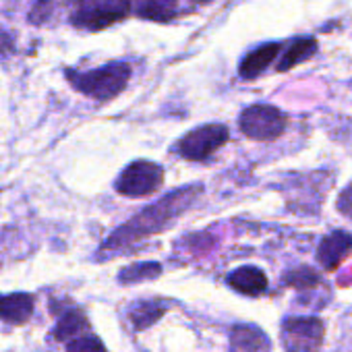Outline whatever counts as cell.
<instances>
[{"label":"cell","instance_id":"obj_23","mask_svg":"<svg viewBox=\"0 0 352 352\" xmlns=\"http://www.w3.org/2000/svg\"><path fill=\"white\" fill-rule=\"evenodd\" d=\"M189 3H193V5H210L212 0H189Z\"/></svg>","mask_w":352,"mask_h":352},{"label":"cell","instance_id":"obj_9","mask_svg":"<svg viewBox=\"0 0 352 352\" xmlns=\"http://www.w3.org/2000/svg\"><path fill=\"white\" fill-rule=\"evenodd\" d=\"M226 284L245 296H259L267 290L270 282L263 270L255 265H241L226 276Z\"/></svg>","mask_w":352,"mask_h":352},{"label":"cell","instance_id":"obj_13","mask_svg":"<svg viewBox=\"0 0 352 352\" xmlns=\"http://www.w3.org/2000/svg\"><path fill=\"white\" fill-rule=\"evenodd\" d=\"M280 52H282V46L276 44V42L263 44V46L251 50V52L243 58V63H241V67H239V75H241L243 79H255V77H259V75L278 58Z\"/></svg>","mask_w":352,"mask_h":352},{"label":"cell","instance_id":"obj_11","mask_svg":"<svg viewBox=\"0 0 352 352\" xmlns=\"http://www.w3.org/2000/svg\"><path fill=\"white\" fill-rule=\"evenodd\" d=\"M36 298L28 292H15V294H0V319L21 325L28 323L34 315Z\"/></svg>","mask_w":352,"mask_h":352},{"label":"cell","instance_id":"obj_5","mask_svg":"<svg viewBox=\"0 0 352 352\" xmlns=\"http://www.w3.org/2000/svg\"><path fill=\"white\" fill-rule=\"evenodd\" d=\"M325 338V323L319 317H286L280 340L286 352H317Z\"/></svg>","mask_w":352,"mask_h":352},{"label":"cell","instance_id":"obj_12","mask_svg":"<svg viewBox=\"0 0 352 352\" xmlns=\"http://www.w3.org/2000/svg\"><path fill=\"white\" fill-rule=\"evenodd\" d=\"M270 338L255 325L243 323L234 325L230 331V350L232 352H270Z\"/></svg>","mask_w":352,"mask_h":352},{"label":"cell","instance_id":"obj_7","mask_svg":"<svg viewBox=\"0 0 352 352\" xmlns=\"http://www.w3.org/2000/svg\"><path fill=\"white\" fill-rule=\"evenodd\" d=\"M129 15L131 11L126 0H102L98 5L77 9L73 15V25L89 32H100L112 28L114 23L124 21Z\"/></svg>","mask_w":352,"mask_h":352},{"label":"cell","instance_id":"obj_10","mask_svg":"<svg viewBox=\"0 0 352 352\" xmlns=\"http://www.w3.org/2000/svg\"><path fill=\"white\" fill-rule=\"evenodd\" d=\"M131 15L155 23H168L179 13L176 0H126Z\"/></svg>","mask_w":352,"mask_h":352},{"label":"cell","instance_id":"obj_6","mask_svg":"<svg viewBox=\"0 0 352 352\" xmlns=\"http://www.w3.org/2000/svg\"><path fill=\"white\" fill-rule=\"evenodd\" d=\"M164 183V170L160 164L137 160L129 164L116 181V191L124 197H147Z\"/></svg>","mask_w":352,"mask_h":352},{"label":"cell","instance_id":"obj_15","mask_svg":"<svg viewBox=\"0 0 352 352\" xmlns=\"http://www.w3.org/2000/svg\"><path fill=\"white\" fill-rule=\"evenodd\" d=\"M166 309L168 307L160 300H139L129 309V319L137 331H143L149 325H153L155 321H160V317L166 313Z\"/></svg>","mask_w":352,"mask_h":352},{"label":"cell","instance_id":"obj_17","mask_svg":"<svg viewBox=\"0 0 352 352\" xmlns=\"http://www.w3.org/2000/svg\"><path fill=\"white\" fill-rule=\"evenodd\" d=\"M282 282L290 288H296V290H313V288L321 286V274L315 272L313 267L300 265V267L288 270L282 276Z\"/></svg>","mask_w":352,"mask_h":352},{"label":"cell","instance_id":"obj_1","mask_svg":"<svg viewBox=\"0 0 352 352\" xmlns=\"http://www.w3.org/2000/svg\"><path fill=\"white\" fill-rule=\"evenodd\" d=\"M199 187H191V189H179L170 193L168 197L160 199L157 204L145 208L141 214H137L131 222H126L124 226H120L104 245V249H126L133 243H139L141 239H147L160 230H164L176 216H179L183 210H187L195 195L199 193Z\"/></svg>","mask_w":352,"mask_h":352},{"label":"cell","instance_id":"obj_14","mask_svg":"<svg viewBox=\"0 0 352 352\" xmlns=\"http://www.w3.org/2000/svg\"><path fill=\"white\" fill-rule=\"evenodd\" d=\"M315 52H317V40L315 38H296L284 48V52L280 56V63L276 65V71L286 73V71L298 67L300 63L313 58Z\"/></svg>","mask_w":352,"mask_h":352},{"label":"cell","instance_id":"obj_8","mask_svg":"<svg viewBox=\"0 0 352 352\" xmlns=\"http://www.w3.org/2000/svg\"><path fill=\"white\" fill-rule=\"evenodd\" d=\"M352 255V232L333 230L325 234L317 247V261L325 272H333Z\"/></svg>","mask_w":352,"mask_h":352},{"label":"cell","instance_id":"obj_3","mask_svg":"<svg viewBox=\"0 0 352 352\" xmlns=\"http://www.w3.org/2000/svg\"><path fill=\"white\" fill-rule=\"evenodd\" d=\"M286 114L270 104H253L243 110L239 126L253 141H274L286 131Z\"/></svg>","mask_w":352,"mask_h":352},{"label":"cell","instance_id":"obj_4","mask_svg":"<svg viewBox=\"0 0 352 352\" xmlns=\"http://www.w3.org/2000/svg\"><path fill=\"white\" fill-rule=\"evenodd\" d=\"M228 139H230L228 126L220 122H212V124H204L187 133L174 145V151L189 162H201L214 155Z\"/></svg>","mask_w":352,"mask_h":352},{"label":"cell","instance_id":"obj_18","mask_svg":"<svg viewBox=\"0 0 352 352\" xmlns=\"http://www.w3.org/2000/svg\"><path fill=\"white\" fill-rule=\"evenodd\" d=\"M162 274V265L160 263H151V261H143V263H133L126 265L120 274L118 280L122 284H137V282H145V280H153Z\"/></svg>","mask_w":352,"mask_h":352},{"label":"cell","instance_id":"obj_16","mask_svg":"<svg viewBox=\"0 0 352 352\" xmlns=\"http://www.w3.org/2000/svg\"><path fill=\"white\" fill-rule=\"evenodd\" d=\"M87 329H89V321H87V317L79 311V309H69L67 313H63L60 317H58V323H56V327L52 329V333H54V338L56 340H69V338H79V336H83V333H87Z\"/></svg>","mask_w":352,"mask_h":352},{"label":"cell","instance_id":"obj_22","mask_svg":"<svg viewBox=\"0 0 352 352\" xmlns=\"http://www.w3.org/2000/svg\"><path fill=\"white\" fill-rule=\"evenodd\" d=\"M71 3H73L77 9H85V7H91V5L102 3V0H71Z\"/></svg>","mask_w":352,"mask_h":352},{"label":"cell","instance_id":"obj_21","mask_svg":"<svg viewBox=\"0 0 352 352\" xmlns=\"http://www.w3.org/2000/svg\"><path fill=\"white\" fill-rule=\"evenodd\" d=\"M340 210L346 214H352V189H348L342 197H340Z\"/></svg>","mask_w":352,"mask_h":352},{"label":"cell","instance_id":"obj_19","mask_svg":"<svg viewBox=\"0 0 352 352\" xmlns=\"http://www.w3.org/2000/svg\"><path fill=\"white\" fill-rule=\"evenodd\" d=\"M67 352H108V350L100 338H96L91 333H83L69 342Z\"/></svg>","mask_w":352,"mask_h":352},{"label":"cell","instance_id":"obj_2","mask_svg":"<svg viewBox=\"0 0 352 352\" xmlns=\"http://www.w3.org/2000/svg\"><path fill=\"white\" fill-rule=\"evenodd\" d=\"M131 73L133 69L129 63H110L106 67L85 71V73L69 69L65 75L69 83L83 96L98 100V102H108L124 91V87L129 85Z\"/></svg>","mask_w":352,"mask_h":352},{"label":"cell","instance_id":"obj_20","mask_svg":"<svg viewBox=\"0 0 352 352\" xmlns=\"http://www.w3.org/2000/svg\"><path fill=\"white\" fill-rule=\"evenodd\" d=\"M50 11H52V3H50V0H40V3L34 7V11L30 13V23L42 25L48 19Z\"/></svg>","mask_w":352,"mask_h":352}]
</instances>
